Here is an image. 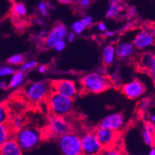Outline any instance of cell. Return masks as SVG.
<instances>
[{
    "mask_svg": "<svg viewBox=\"0 0 155 155\" xmlns=\"http://www.w3.org/2000/svg\"><path fill=\"white\" fill-rule=\"evenodd\" d=\"M25 56L22 54H15L12 55L8 59V63L11 66H18L22 65L25 62Z\"/></svg>",
    "mask_w": 155,
    "mask_h": 155,
    "instance_id": "obj_23",
    "label": "cell"
},
{
    "mask_svg": "<svg viewBox=\"0 0 155 155\" xmlns=\"http://www.w3.org/2000/svg\"><path fill=\"white\" fill-rule=\"evenodd\" d=\"M80 84L85 92L100 94L111 87V81L103 73L93 72L84 76L80 80Z\"/></svg>",
    "mask_w": 155,
    "mask_h": 155,
    "instance_id": "obj_1",
    "label": "cell"
},
{
    "mask_svg": "<svg viewBox=\"0 0 155 155\" xmlns=\"http://www.w3.org/2000/svg\"><path fill=\"white\" fill-rule=\"evenodd\" d=\"M24 80H25V73L23 72L20 71V70L15 71L11 76V78L9 82V88H17L23 83Z\"/></svg>",
    "mask_w": 155,
    "mask_h": 155,
    "instance_id": "obj_18",
    "label": "cell"
},
{
    "mask_svg": "<svg viewBox=\"0 0 155 155\" xmlns=\"http://www.w3.org/2000/svg\"><path fill=\"white\" fill-rule=\"evenodd\" d=\"M12 12L16 16H25L26 15V8L24 3L21 2H15L12 6Z\"/></svg>",
    "mask_w": 155,
    "mask_h": 155,
    "instance_id": "obj_21",
    "label": "cell"
},
{
    "mask_svg": "<svg viewBox=\"0 0 155 155\" xmlns=\"http://www.w3.org/2000/svg\"><path fill=\"white\" fill-rule=\"evenodd\" d=\"M0 155H22V150L15 138H9L0 147Z\"/></svg>",
    "mask_w": 155,
    "mask_h": 155,
    "instance_id": "obj_14",
    "label": "cell"
},
{
    "mask_svg": "<svg viewBox=\"0 0 155 155\" xmlns=\"http://www.w3.org/2000/svg\"><path fill=\"white\" fill-rule=\"evenodd\" d=\"M97 30H99L100 32H104L106 30H107L106 24L104 23V22H99V23H97Z\"/></svg>",
    "mask_w": 155,
    "mask_h": 155,
    "instance_id": "obj_37",
    "label": "cell"
},
{
    "mask_svg": "<svg viewBox=\"0 0 155 155\" xmlns=\"http://www.w3.org/2000/svg\"><path fill=\"white\" fill-rule=\"evenodd\" d=\"M52 87L55 93L71 99H73L78 94L77 85L72 80H56L52 83Z\"/></svg>",
    "mask_w": 155,
    "mask_h": 155,
    "instance_id": "obj_7",
    "label": "cell"
},
{
    "mask_svg": "<svg viewBox=\"0 0 155 155\" xmlns=\"http://www.w3.org/2000/svg\"><path fill=\"white\" fill-rule=\"evenodd\" d=\"M116 51H115V46L112 44H109L106 46L103 50L102 57L103 62L107 66H110L113 64L116 58Z\"/></svg>",
    "mask_w": 155,
    "mask_h": 155,
    "instance_id": "obj_17",
    "label": "cell"
},
{
    "mask_svg": "<svg viewBox=\"0 0 155 155\" xmlns=\"http://www.w3.org/2000/svg\"><path fill=\"white\" fill-rule=\"evenodd\" d=\"M48 128L52 135L59 137L70 132V125L67 120L63 117L57 115H54L50 117Z\"/></svg>",
    "mask_w": 155,
    "mask_h": 155,
    "instance_id": "obj_8",
    "label": "cell"
},
{
    "mask_svg": "<svg viewBox=\"0 0 155 155\" xmlns=\"http://www.w3.org/2000/svg\"><path fill=\"white\" fill-rule=\"evenodd\" d=\"M115 31L113 30H106L105 32H104V36H106V37H112L115 35Z\"/></svg>",
    "mask_w": 155,
    "mask_h": 155,
    "instance_id": "obj_39",
    "label": "cell"
},
{
    "mask_svg": "<svg viewBox=\"0 0 155 155\" xmlns=\"http://www.w3.org/2000/svg\"><path fill=\"white\" fill-rule=\"evenodd\" d=\"M145 143L155 148V127L153 124L147 122L142 132Z\"/></svg>",
    "mask_w": 155,
    "mask_h": 155,
    "instance_id": "obj_16",
    "label": "cell"
},
{
    "mask_svg": "<svg viewBox=\"0 0 155 155\" xmlns=\"http://www.w3.org/2000/svg\"><path fill=\"white\" fill-rule=\"evenodd\" d=\"M92 1H94V0H77V5L81 9H87V7L91 5Z\"/></svg>",
    "mask_w": 155,
    "mask_h": 155,
    "instance_id": "obj_32",
    "label": "cell"
},
{
    "mask_svg": "<svg viewBox=\"0 0 155 155\" xmlns=\"http://www.w3.org/2000/svg\"><path fill=\"white\" fill-rule=\"evenodd\" d=\"M68 29L67 26L62 23L56 24L45 39V46L46 48L52 49L54 47L55 44L60 40H63L66 38Z\"/></svg>",
    "mask_w": 155,
    "mask_h": 155,
    "instance_id": "obj_9",
    "label": "cell"
},
{
    "mask_svg": "<svg viewBox=\"0 0 155 155\" xmlns=\"http://www.w3.org/2000/svg\"><path fill=\"white\" fill-rule=\"evenodd\" d=\"M15 140L22 150L34 148L41 141V133L32 127H22L16 131Z\"/></svg>",
    "mask_w": 155,
    "mask_h": 155,
    "instance_id": "obj_2",
    "label": "cell"
},
{
    "mask_svg": "<svg viewBox=\"0 0 155 155\" xmlns=\"http://www.w3.org/2000/svg\"><path fill=\"white\" fill-rule=\"evenodd\" d=\"M36 67H37V62L34 60L24 62V63L21 65L20 71L25 73V72L28 71V70H32V69L36 68Z\"/></svg>",
    "mask_w": 155,
    "mask_h": 155,
    "instance_id": "obj_28",
    "label": "cell"
},
{
    "mask_svg": "<svg viewBox=\"0 0 155 155\" xmlns=\"http://www.w3.org/2000/svg\"><path fill=\"white\" fill-rule=\"evenodd\" d=\"M116 1H117V2H120V1H124V0H116Z\"/></svg>",
    "mask_w": 155,
    "mask_h": 155,
    "instance_id": "obj_45",
    "label": "cell"
},
{
    "mask_svg": "<svg viewBox=\"0 0 155 155\" xmlns=\"http://www.w3.org/2000/svg\"><path fill=\"white\" fill-rule=\"evenodd\" d=\"M100 155H124V153L120 150L114 147L110 148H106L105 150H103L102 152L100 153Z\"/></svg>",
    "mask_w": 155,
    "mask_h": 155,
    "instance_id": "obj_29",
    "label": "cell"
},
{
    "mask_svg": "<svg viewBox=\"0 0 155 155\" xmlns=\"http://www.w3.org/2000/svg\"><path fill=\"white\" fill-rule=\"evenodd\" d=\"M59 147L63 155H84L80 137L68 132L59 139Z\"/></svg>",
    "mask_w": 155,
    "mask_h": 155,
    "instance_id": "obj_4",
    "label": "cell"
},
{
    "mask_svg": "<svg viewBox=\"0 0 155 155\" xmlns=\"http://www.w3.org/2000/svg\"><path fill=\"white\" fill-rule=\"evenodd\" d=\"M10 138V130L7 124H0V147Z\"/></svg>",
    "mask_w": 155,
    "mask_h": 155,
    "instance_id": "obj_20",
    "label": "cell"
},
{
    "mask_svg": "<svg viewBox=\"0 0 155 155\" xmlns=\"http://www.w3.org/2000/svg\"><path fill=\"white\" fill-rule=\"evenodd\" d=\"M124 116L120 113H113L103 118L100 124V127L118 131L124 126Z\"/></svg>",
    "mask_w": 155,
    "mask_h": 155,
    "instance_id": "obj_12",
    "label": "cell"
},
{
    "mask_svg": "<svg viewBox=\"0 0 155 155\" xmlns=\"http://www.w3.org/2000/svg\"><path fill=\"white\" fill-rule=\"evenodd\" d=\"M48 105L52 112L57 116H64L73 110V101L60 94L53 92L48 97Z\"/></svg>",
    "mask_w": 155,
    "mask_h": 155,
    "instance_id": "obj_5",
    "label": "cell"
},
{
    "mask_svg": "<svg viewBox=\"0 0 155 155\" xmlns=\"http://www.w3.org/2000/svg\"><path fill=\"white\" fill-rule=\"evenodd\" d=\"M122 93L130 100H135L141 97L146 91V87L140 80H135L127 83L122 87Z\"/></svg>",
    "mask_w": 155,
    "mask_h": 155,
    "instance_id": "obj_11",
    "label": "cell"
},
{
    "mask_svg": "<svg viewBox=\"0 0 155 155\" xmlns=\"http://www.w3.org/2000/svg\"><path fill=\"white\" fill-rule=\"evenodd\" d=\"M58 2L61 4H70L72 2V0H58Z\"/></svg>",
    "mask_w": 155,
    "mask_h": 155,
    "instance_id": "obj_41",
    "label": "cell"
},
{
    "mask_svg": "<svg viewBox=\"0 0 155 155\" xmlns=\"http://www.w3.org/2000/svg\"><path fill=\"white\" fill-rule=\"evenodd\" d=\"M38 11L43 16H46L49 13L48 4L45 1H41L38 5Z\"/></svg>",
    "mask_w": 155,
    "mask_h": 155,
    "instance_id": "obj_30",
    "label": "cell"
},
{
    "mask_svg": "<svg viewBox=\"0 0 155 155\" xmlns=\"http://www.w3.org/2000/svg\"><path fill=\"white\" fill-rule=\"evenodd\" d=\"M155 39L148 31L143 30L136 36L134 40V46L138 50H143L154 43Z\"/></svg>",
    "mask_w": 155,
    "mask_h": 155,
    "instance_id": "obj_13",
    "label": "cell"
},
{
    "mask_svg": "<svg viewBox=\"0 0 155 155\" xmlns=\"http://www.w3.org/2000/svg\"><path fill=\"white\" fill-rule=\"evenodd\" d=\"M121 10L120 2L116 0H110L109 3V8L106 12V17L108 19H114L119 15Z\"/></svg>",
    "mask_w": 155,
    "mask_h": 155,
    "instance_id": "obj_19",
    "label": "cell"
},
{
    "mask_svg": "<svg viewBox=\"0 0 155 155\" xmlns=\"http://www.w3.org/2000/svg\"><path fill=\"white\" fill-rule=\"evenodd\" d=\"M97 139L102 145L103 148H110L118 137V132L107 128L97 127L95 131Z\"/></svg>",
    "mask_w": 155,
    "mask_h": 155,
    "instance_id": "obj_10",
    "label": "cell"
},
{
    "mask_svg": "<svg viewBox=\"0 0 155 155\" xmlns=\"http://www.w3.org/2000/svg\"><path fill=\"white\" fill-rule=\"evenodd\" d=\"M66 46H67V42L65 41L64 39H63V40H60V41L57 42V43L55 44L54 47L53 48H54L56 51L61 52L63 51V50H65Z\"/></svg>",
    "mask_w": 155,
    "mask_h": 155,
    "instance_id": "obj_31",
    "label": "cell"
},
{
    "mask_svg": "<svg viewBox=\"0 0 155 155\" xmlns=\"http://www.w3.org/2000/svg\"><path fill=\"white\" fill-rule=\"evenodd\" d=\"M80 21L82 22V23L85 26L86 28L90 27V26H92L93 22H94L92 16H91V15H87V16H85L84 18L80 19Z\"/></svg>",
    "mask_w": 155,
    "mask_h": 155,
    "instance_id": "obj_33",
    "label": "cell"
},
{
    "mask_svg": "<svg viewBox=\"0 0 155 155\" xmlns=\"http://www.w3.org/2000/svg\"><path fill=\"white\" fill-rule=\"evenodd\" d=\"M7 88H9V83L5 80H0V90H6Z\"/></svg>",
    "mask_w": 155,
    "mask_h": 155,
    "instance_id": "obj_38",
    "label": "cell"
},
{
    "mask_svg": "<svg viewBox=\"0 0 155 155\" xmlns=\"http://www.w3.org/2000/svg\"><path fill=\"white\" fill-rule=\"evenodd\" d=\"M151 120L152 122H153V124H155V115H153V116L151 117Z\"/></svg>",
    "mask_w": 155,
    "mask_h": 155,
    "instance_id": "obj_44",
    "label": "cell"
},
{
    "mask_svg": "<svg viewBox=\"0 0 155 155\" xmlns=\"http://www.w3.org/2000/svg\"><path fill=\"white\" fill-rule=\"evenodd\" d=\"M147 71L149 72L150 75L153 78L155 79V55L153 56V60H152L151 63H150V67H149V69Z\"/></svg>",
    "mask_w": 155,
    "mask_h": 155,
    "instance_id": "obj_34",
    "label": "cell"
},
{
    "mask_svg": "<svg viewBox=\"0 0 155 155\" xmlns=\"http://www.w3.org/2000/svg\"><path fill=\"white\" fill-rule=\"evenodd\" d=\"M86 27L80 20L76 21L71 25V31L75 34H80L85 30Z\"/></svg>",
    "mask_w": 155,
    "mask_h": 155,
    "instance_id": "obj_26",
    "label": "cell"
},
{
    "mask_svg": "<svg viewBox=\"0 0 155 155\" xmlns=\"http://www.w3.org/2000/svg\"><path fill=\"white\" fill-rule=\"evenodd\" d=\"M153 56H154V55L150 53L143 54V56H142V58L140 59V65H141V67L146 69L147 70H148L149 67H150V63H151Z\"/></svg>",
    "mask_w": 155,
    "mask_h": 155,
    "instance_id": "obj_25",
    "label": "cell"
},
{
    "mask_svg": "<svg viewBox=\"0 0 155 155\" xmlns=\"http://www.w3.org/2000/svg\"><path fill=\"white\" fill-rule=\"evenodd\" d=\"M150 34H151L152 36H153V37L155 39V28L152 29L151 30H150Z\"/></svg>",
    "mask_w": 155,
    "mask_h": 155,
    "instance_id": "obj_42",
    "label": "cell"
},
{
    "mask_svg": "<svg viewBox=\"0 0 155 155\" xmlns=\"http://www.w3.org/2000/svg\"><path fill=\"white\" fill-rule=\"evenodd\" d=\"M26 123V120L22 116H15L12 118V121H11L10 125L11 127L15 130H19L21 128L24 127V125Z\"/></svg>",
    "mask_w": 155,
    "mask_h": 155,
    "instance_id": "obj_22",
    "label": "cell"
},
{
    "mask_svg": "<svg viewBox=\"0 0 155 155\" xmlns=\"http://www.w3.org/2000/svg\"><path fill=\"white\" fill-rule=\"evenodd\" d=\"M149 105H150V101L148 99H143L139 104V107L140 110H147V108L148 107Z\"/></svg>",
    "mask_w": 155,
    "mask_h": 155,
    "instance_id": "obj_35",
    "label": "cell"
},
{
    "mask_svg": "<svg viewBox=\"0 0 155 155\" xmlns=\"http://www.w3.org/2000/svg\"><path fill=\"white\" fill-rule=\"evenodd\" d=\"M15 70L12 66H1L0 67V78L7 76H12Z\"/></svg>",
    "mask_w": 155,
    "mask_h": 155,
    "instance_id": "obj_27",
    "label": "cell"
},
{
    "mask_svg": "<svg viewBox=\"0 0 155 155\" xmlns=\"http://www.w3.org/2000/svg\"><path fill=\"white\" fill-rule=\"evenodd\" d=\"M46 70H47V67H46V65H41L38 68V71L40 73H45L46 72Z\"/></svg>",
    "mask_w": 155,
    "mask_h": 155,
    "instance_id": "obj_40",
    "label": "cell"
},
{
    "mask_svg": "<svg viewBox=\"0 0 155 155\" xmlns=\"http://www.w3.org/2000/svg\"><path fill=\"white\" fill-rule=\"evenodd\" d=\"M76 38V34L74 33L73 32H72V31H70V32H67V36H66V42H67V43H72V42L74 41V39H75Z\"/></svg>",
    "mask_w": 155,
    "mask_h": 155,
    "instance_id": "obj_36",
    "label": "cell"
},
{
    "mask_svg": "<svg viewBox=\"0 0 155 155\" xmlns=\"http://www.w3.org/2000/svg\"><path fill=\"white\" fill-rule=\"evenodd\" d=\"M84 155H100L104 150L95 133L88 132L80 137Z\"/></svg>",
    "mask_w": 155,
    "mask_h": 155,
    "instance_id": "obj_6",
    "label": "cell"
},
{
    "mask_svg": "<svg viewBox=\"0 0 155 155\" xmlns=\"http://www.w3.org/2000/svg\"><path fill=\"white\" fill-rule=\"evenodd\" d=\"M148 155H155V148H153L150 151Z\"/></svg>",
    "mask_w": 155,
    "mask_h": 155,
    "instance_id": "obj_43",
    "label": "cell"
},
{
    "mask_svg": "<svg viewBox=\"0 0 155 155\" xmlns=\"http://www.w3.org/2000/svg\"><path fill=\"white\" fill-rule=\"evenodd\" d=\"M9 114L8 108L3 104H0V124H5L9 120Z\"/></svg>",
    "mask_w": 155,
    "mask_h": 155,
    "instance_id": "obj_24",
    "label": "cell"
},
{
    "mask_svg": "<svg viewBox=\"0 0 155 155\" xmlns=\"http://www.w3.org/2000/svg\"><path fill=\"white\" fill-rule=\"evenodd\" d=\"M53 91L52 84L48 81L30 83L25 88L24 93L32 102L37 103L46 99Z\"/></svg>",
    "mask_w": 155,
    "mask_h": 155,
    "instance_id": "obj_3",
    "label": "cell"
},
{
    "mask_svg": "<svg viewBox=\"0 0 155 155\" xmlns=\"http://www.w3.org/2000/svg\"><path fill=\"white\" fill-rule=\"evenodd\" d=\"M134 46L133 43L130 42H120L116 46H115V51H116V56L118 58L125 59L128 58L133 55L134 52Z\"/></svg>",
    "mask_w": 155,
    "mask_h": 155,
    "instance_id": "obj_15",
    "label": "cell"
}]
</instances>
